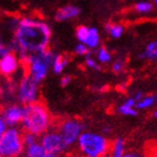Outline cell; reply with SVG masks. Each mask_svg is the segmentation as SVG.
Returning <instances> with one entry per match:
<instances>
[{"label":"cell","instance_id":"cell-14","mask_svg":"<svg viewBox=\"0 0 157 157\" xmlns=\"http://www.w3.org/2000/svg\"><path fill=\"white\" fill-rule=\"evenodd\" d=\"M100 41H101V37H100L99 30L96 27H89V31H88V36L85 41V45L90 50H94V49L100 47Z\"/></svg>","mask_w":157,"mask_h":157},{"label":"cell","instance_id":"cell-6","mask_svg":"<svg viewBox=\"0 0 157 157\" xmlns=\"http://www.w3.org/2000/svg\"><path fill=\"white\" fill-rule=\"evenodd\" d=\"M55 127L60 134L68 151L75 147L80 134L84 132V125L77 118H65L58 121V124Z\"/></svg>","mask_w":157,"mask_h":157},{"label":"cell","instance_id":"cell-15","mask_svg":"<svg viewBox=\"0 0 157 157\" xmlns=\"http://www.w3.org/2000/svg\"><path fill=\"white\" fill-rule=\"evenodd\" d=\"M127 151L126 140L123 137H117L114 140H112L109 155L112 157H121Z\"/></svg>","mask_w":157,"mask_h":157},{"label":"cell","instance_id":"cell-37","mask_svg":"<svg viewBox=\"0 0 157 157\" xmlns=\"http://www.w3.org/2000/svg\"><path fill=\"white\" fill-rule=\"evenodd\" d=\"M101 157H112L109 154H107V155H104V156H101Z\"/></svg>","mask_w":157,"mask_h":157},{"label":"cell","instance_id":"cell-25","mask_svg":"<svg viewBox=\"0 0 157 157\" xmlns=\"http://www.w3.org/2000/svg\"><path fill=\"white\" fill-rule=\"evenodd\" d=\"M74 52H75L77 56H82V57H86L90 54V49L88 48L87 46L82 42H78L77 45L75 46V49H74Z\"/></svg>","mask_w":157,"mask_h":157},{"label":"cell","instance_id":"cell-29","mask_svg":"<svg viewBox=\"0 0 157 157\" xmlns=\"http://www.w3.org/2000/svg\"><path fill=\"white\" fill-rule=\"evenodd\" d=\"M121 157H146V155H144L140 151H128L124 154V156Z\"/></svg>","mask_w":157,"mask_h":157},{"label":"cell","instance_id":"cell-13","mask_svg":"<svg viewBox=\"0 0 157 157\" xmlns=\"http://www.w3.org/2000/svg\"><path fill=\"white\" fill-rule=\"evenodd\" d=\"M69 63V57L63 54H55L52 58V70L56 75H61Z\"/></svg>","mask_w":157,"mask_h":157},{"label":"cell","instance_id":"cell-8","mask_svg":"<svg viewBox=\"0 0 157 157\" xmlns=\"http://www.w3.org/2000/svg\"><path fill=\"white\" fill-rule=\"evenodd\" d=\"M39 142L42 145V147L45 148L47 154H56L60 156V155L68 153L66 146H65V143H63L60 134L56 127H54V128L52 127L45 134H42L39 137Z\"/></svg>","mask_w":157,"mask_h":157},{"label":"cell","instance_id":"cell-21","mask_svg":"<svg viewBox=\"0 0 157 157\" xmlns=\"http://www.w3.org/2000/svg\"><path fill=\"white\" fill-rule=\"evenodd\" d=\"M153 7H154L153 3L149 2V1H139L134 6V10L138 13L145 15V13H149L153 10Z\"/></svg>","mask_w":157,"mask_h":157},{"label":"cell","instance_id":"cell-30","mask_svg":"<svg viewBox=\"0 0 157 157\" xmlns=\"http://www.w3.org/2000/svg\"><path fill=\"white\" fill-rule=\"evenodd\" d=\"M71 82V77H70L69 75H63L61 76V79H60V86L61 87H67L68 85Z\"/></svg>","mask_w":157,"mask_h":157},{"label":"cell","instance_id":"cell-1","mask_svg":"<svg viewBox=\"0 0 157 157\" xmlns=\"http://www.w3.org/2000/svg\"><path fill=\"white\" fill-rule=\"evenodd\" d=\"M52 29L46 21L36 17H21L10 41L12 52H17L20 61L28 56L49 49Z\"/></svg>","mask_w":157,"mask_h":157},{"label":"cell","instance_id":"cell-7","mask_svg":"<svg viewBox=\"0 0 157 157\" xmlns=\"http://www.w3.org/2000/svg\"><path fill=\"white\" fill-rule=\"evenodd\" d=\"M17 99L21 105L39 101V84L35 82L30 76L25 75L17 86Z\"/></svg>","mask_w":157,"mask_h":157},{"label":"cell","instance_id":"cell-23","mask_svg":"<svg viewBox=\"0 0 157 157\" xmlns=\"http://www.w3.org/2000/svg\"><path fill=\"white\" fill-rule=\"evenodd\" d=\"M88 31H89V27L85 26V25H80V26L76 28V38H77L78 42L85 44V41L87 39Z\"/></svg>","mask_w":157,"mask_h":157},{"label":"cell","instance_id":"cell-33","mask_svg":"<svg viewBox=\"0 0 157 157\" xmlns=\"http://www.w3.org/2000/svg\"><path fill=\"white\" fill-rule=\"evenodd\" d=\"M112 127L110 126H108V125H106V126H104L103 127V133H104V135H108V134H110L112 133Z\"/></svg>","mask_w":157,"mask_h":157},{"label":"cell","instance_id":"cell-26","mask_svg":"<svg viewBox=\"0 0 157 157\" xmlns=\"http://www.w3.org/2000/svg\"><path fill=\"white\" fill-rule=\"evenodd\" d=\"M10 52H12L10 42H7V41H5L2 38H0V58L10 54Z\"/></svg>","mask_w":157,"mask_h":157},{"label":"cell","instance_id":"cell-20","mask_svg":"<svg viewBox=\"0 0 157 157\" xmlns=\"http://www.w3.org/2000/svg\"><path fill=\"white\" fill-rule=\"evenodd\" d=\"M156 96H153V95H145L142 99L138 100L136 103V109L137 110H144V109H149L151 108L156 103Z\"/></svg>","mask_w":157,"mask_h":157},{"label":"cell","instance_id":"cell-22","mask_svg":"<svg viewBox=\"0 0 157 157\" xmlns=\"http://www.w3.org/2000/svg\"><path fill=\"white\" fill-rule=\"evenodd\" d=\"M125 67H126V60L124 57H118L116 59H113L112 61V70L115 74H121L125 71Z\"/></svg>","mask_w":157,"mask_h":157},{"label":"cell","instance_id":"cell-11","mask_svg":"<svg viewBox=\"0 0 157 157\" xmlns=\"http://www.w3.org/2000/svg\"><path fill=\"white\" fill-rule=\"evenodd\" d=\"M82 13V9L78 6L75 5H66L56 11L55 13V19L59 22L61 21H68L71 19H76Z\"/></svg>","mask_w":157,"mask_h":157},{"label":"cell","instance_id":"cell-32","mask_svg":"<svg viewBox=\"0 0 157 157\" xmlns=\"http://www.w3.org/2000/svg\"><path fill=\"white\" fill-rule=\"evenodd\" d=\"M144 96H145V94H144L143 91H139V90H138V91H136V93H135V94L133 95L134 99L136 100V101H138V100H140Z\"/></svg>","mask_w":157,"mask_h":157},{"label":"cell","instance_id":"cell-9","mask_svg":"<svg viewBox=\"0 0 157 157\" xmlns=\"http://www.w3.org/2000/svg\"><path fill=\"white\" fill-rule=\"evenodd\" d=\"M0 114L3 117L8 127H17L18 125H20L21 121H22L24 105L19 103L9 104L1 109Z\"/></svg>","mask_w":157,"mask_h":157},{"label":"cell","instance_id":"cell-18","mask_svg":"<svg viewBox=\"0 0 157 157\" xmlns=\"http://www.w3.org/2000/svg\"><path fill=\"white\" fill-rule=\"evenodd\" d=\"M25 156L26 157H45L46 156V151L45 148L42 147L40 142H36L33 145H29L27 147H25Z\"/></svg>","mask_w":157,"mask_h":157},{"label":"cell","instance_id":"cell-31","mask_svg":"<svg viewBox=\"0 0 157 157\" xmlns=\"http://www.w3.org/2000/svg\"><path fill=\"white\" fill-rule=\"evenodd\" d=\"M63 157H84L82 154H79L78 151H68L66 154H63Z\"/></svg>","mask_w":157,"mask_h":157},{"label":"cell","instance_id":"cell-35","mask_svg":"<svg viewBox=\"0 0 157 157\" xmlns=\"http://www.w3.org/2000/svg\"><path fill=\"white\" fill-rule=\"evenodd\" d=\"M45 157H60L59 155H56V154H46Z\"/></svg>","mask_w":157,"mask_h":157},{"label":"cell","instance_id":"cell-17","mask_svg":"<svg viewBox=\"0 0 157 157\" xmlns=\"http://www.w3.org/2000/svg\"><path fill=\"white\" fill-rule=\"evenodd\" d=\"M104 29H105L106 33L109 37L114 38V39L121 38L124 35V31H125L124 26L121 24H118V22H108V24L105 25Z\"/></svg>","mask_w":157,"mask_h":157},{"label":"cell","instance_id":"cell-10","mask_svg":"<svg viewBox=\"0 0 157 157\" xmlns=\"http://www.w3.org/2000/svg\"><path fill=\"white\" fill-rule=\"evenodd\" d=\"M20 65L21 61L18 55L16 52H10L0 58V74L5 77H10L18 71Z\"/></svg>","mask_w":157,"mask_h":157},{"label":"cell","instance_id":"cell-12","mask_svg":"<svg viewBox=\"0 0 157 157\" xmlns=\"http://www.w3.org/2000/svg\"><path fill=\"white\" fill-rule=\"evenodd\" d=\"M136 100L134 99V97H128L124 103L119 105L118 107V113L123 116H127V117H135L138 114V110L136 109Z\"/></svg>","mask_w":157,"mask_h":157},{"label":"cell","instance_id":"cell-34","mask_svg":"<svg viewBox=\"0 0 157 157\" xmlns=\"http://www.w3.org/2000/svg\"><path fill=\"white\" fill-rule=\"evenodd\" d=\"M146 157H157V144L151 151V155H149V156H146Z\"/></svg>","mask_w":157,"mask_h":157},{"label":"cell","instance_id":"cell-39","mask_svg":"<svg viewBox=\"0 0 157 157\" xmlns=\"http://www.w3.org/2000/svg\"><path fill=\"white\" fill-rule=\"evenodd\" d=\"M156 100H157V95H156Z\"/></svg>","mask_w":157,"mask_h":157},{"label":"cell","instance_id":"cell-24","mask_svg":"<svg viewBox=\"0 0 157 157\" xmlns=\"http://www.w3.org/2000/svg\"><path fill=\"white\" fill-rule=\"evenodd\" d=\"M85 65L89 68V69L97 70V71H101V65L96 60V58H94L91 56V54H89L88 56L85 57Z\"/></svg>","mask_w":157,"mask_h":157},{"label":"cell","instance_id":"cell-4","mask_svg":"<svg viewBox=\"0 0 157 157\" xmlns=\"http://www.w3.org/2000/svg\"><path fill=\"white\" fill-rule=\"evenodd\" d=\"M54 55L50 49H47L45 52L28 56L25 60L21 61V63L27 70V75L30 76L35 82L40 84L45 80L52 69Z\"/></svg>","mask_w":157,"mask_h":157},{"label":"cell","instance_id":"cell-28","mask_svg":"<svg viewBox=\"0 0 157 157\" xmlns=\"http://www.w3.org/2000/svg\"><path fill=\"white\" fill-rule=\"evenodd\" d=\"M8 129V125L6 124V121L3 119V117L0 114V139L3 136V134L6 133V130Z\"/></svg>","mask_w":157,"mask_h":157},{"label":"cell","instance_id":"cell-2","mask_svg":"<svg viewBox=\"0 0 157 157\" xmlns=\"http://www.w3.org/2000/svg\"><path fill=\"white\" fill-rule=\"evenodd\" d=\"M24 133L40 137L52 126V116L47 106L41 101L24 106V116L20 123Z\"/></svg>","mask_w":157,"mask_h":157},{"label":"cell","instance_id":"cell-16","mask_svg":"<svg viewBox=\"0 0 157 157\" xmlns=\"http://www.w3.org/2000/svg\"><path fill=\"white\" fill-rule=\"evenodd\" d=\"M138 59H146V60H157V40L148 42L144 52L138 55Z\"/></svg>","mask_w":157,"mask_h":157},{"label":"cell","instance_id":"cell-38","mask_svg":"<svg viewBox=\"0 0 157 157\" xmlns=\"http://www.w3.org/2000/svg\"><path fill=\"white\" fill-rule=\"evenodd\" d=\"M153 2H154L155 5H156V6H157V0H153Z\"/></svg>","mask_w":157,"mask_h":157},{"label":"cell","instance_id":"cell-3","mask_svg":"<svg viewBox=\"0 0 157 157\" xmlns=\"http://www.w3.org/2000/svg\"><path fill=\"white\" fill-rule=\"evenodd\" d=\"M112 140L104 134L84 130L79 136L76 148L84 157H101L109 154Z\"/></svg>","mask_w":157,"mask_h":157},{"label":"cell","instance_id":"cell-19","mask_svg":"<svg viewBox=\"0 0 157 157\" xmlns=\"http://www.w3.org/2000/svg\"><path fill=\"white\" fill-rule=\"evenodd\" d=\"M96 60L100 63V65H107L113 61V54L108 48L106 47H101L96 49Z\"/></svg>","mask_w":157,"mask_h":157},{"label":"cell","instance_id":"cell-36","mask_svg":"<svg viewBox=\"0 0 157 157\" xmlns=\"http://www.w3.org/2000/svg\"><path fill=\"white\" fill-rule=\"evenodd\" d=\"M153 116H154L155 118H157V109H156V110H155L154 113H153Z\"/></svg>","mask_w":157,"mask_h":157},{"label":"cell","instance_id":"cell-27","mask_svg":"<svg viewBox=\"0 0 157 157\" xmlns=\"http://www.w3.org/2000/svg\"><path fill=\"white\" fill-rule=\"evenodd\" d=\"M39 140V137L36 136V135H33V134L30 133H24V144H25V147H27L29 145H33L35 144L36 142Z\"/></svg>","mask_w":157,"mask_h":157},{"label":"cell","instance_id":"cell-5","mask_svg":"<svg viewBox=\"0 0 157 157\" xmlns=\"http://www.w3.org/2000/svg\"><path fill=\"white\" fill-rule=\"evenodd\" d=\"M24 151V130L18 127H8L0 139V157H19Z\"/></svg>","mask_w":157,"mask_h":157}]
</instances>
